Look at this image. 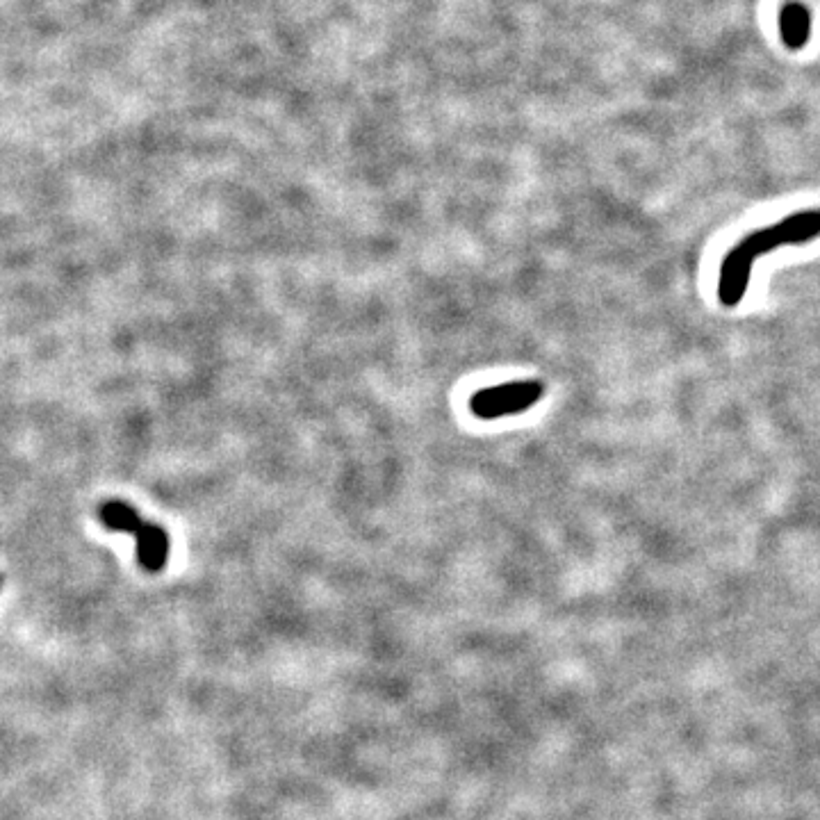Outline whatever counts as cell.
<instances>
[{
  "label": "cell",
  "instance_id": "6da1fadb",
  "mask_svg": "<svg viewBox=\"0 0 820 820\" xmlns=\"http://www.w3.org/2000/svg\"><path fill=\"white\" fill-rule=\"evenodd\" d=\"M820 237V210L793 212L786 219L768 228H759L745 235L734 249L727 251L720 265L718 276V301L725 308H736L745 299L752 281V269L764 253H770L782 246L809 244Z\"/></svg>",
  "mask_w": 820,
  "mask_h": 820
},
{
  "label": "cell",
  "instance_id": "7a4b0ae2",
  "mask_svg": "<svg viewBox=\"0 0 820 820\" xmlns=\"http://www.w3.org/2000/svg\"><path fill=\"white\" fill-rule=\"evenodd\" d=\"M545 397V383L524 379L483 388L470 397V410L479 420H499V417L527 413Z\"/></svg>",
  "mask_w": 820,
  "mask_h": 820
},
{
  "label": "cell",
  "instance_id": "3957f363",
  "mask_svg": "<svg viewBox=\"0 0 820 820\" xmlns=\"http://www.w3.org/2000/svg\"><path fill=\"white\" fill-rule=\"evenodd\" d=\"M137 561L146 572H160L169 561V533L160 524L144 522L137 533Z\"/></svg>",
  "mask_w": 820,
  "mask_h": 820
},
{
  "label": "cell",
  "instance_id": "277c9868",
  "mask_svg": "<svg viewBox=\"0 0 820 820\" xmlns=\"http://www.w3.org/2000/svg\"><path fill=\"white\" fill-rule=\"evenodd\" d=\"M779 30H782V39L789 48H802L809 39L811 19L805 5L789 3L779 14Z\"/></svg>",
  "mask_w": 820,
  "mask_h": 820
},
{
  "label": "cell",
  "instance_id": "5b68a950",
  "mask_svg": "<svg viewBox=\"0 0 820 820\" xmlns=\"http://www.w3.org/2000/svg\"><path fill=\"white\" fill-rule=\"evenodd\" d=\"M98 513H101V520L105 527L112 531L133 533V536H137L139 529L144 527V520L139 518V513L135 511V508L123 502H105Z\"/></svg>",
  "mask_w": 820,
  "mask_h": 820
}]
</instances>
